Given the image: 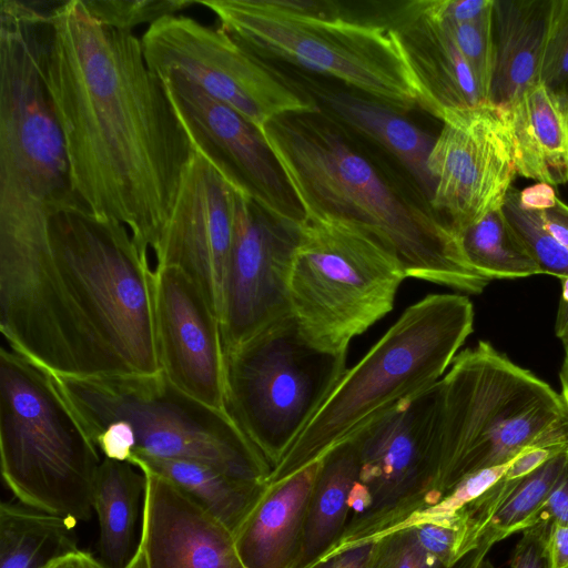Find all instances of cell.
Here are the masks:
<instances>
[{"mask_svg": "<svg viewBox=\"0 0 568 568\" xmlns=\"http://www.w3.org/2000/svg\"><path fill=\"white\" fill-rule=\"evenodd\" d=\"M42 71L77 199L154 252L196 151L141 39L101 23L82 0L57 2Z\"/></svg>", "mask_w": 568, "mask_h": 568, "instance_id": "cell-1", "label": "cell"}, {"mask_svg": "<svg viewBox=\"0 0 568 568\" xmlns=\"http://www.w3.org/2000/svg\"><path fill=\"white\" fill-rule=\"evenodd\" d=\"M0 329L58 377L161 373L149 254L82 205L53 214L44 234L0 243Z\"/></svg>", "mask_w": 568, "mask_h": 568, "instance_id": "cell-2", "label": "cell"}, {"mask_svg": "<svg viewBox=\"0 0 568 568\" xmlns=\"http://www.w3.org/2000/svg\"><path fill=\"white\" fill-rule=\"evenodd\" d=\"M318 113L287 114L262 130L303 216L351 221L400 260L407 277L479 294L490 280L429 206L394 186Z\"/></svg>", "mask_w": 568, "mask_h": 568, "instance_id": "cell-3", "label": "cell"}, {"mask_svg": "<svg viewBox=\"0 0 568 568\" xmlns=\"http://www.w3.org/2000/svg\"><path fill=\"white\" fill-rule=\"evenodd\" d=\"M439 385V457L428 504L467 475L527 449H568L561 395L490 343L459 352Z\"/></svg>", "mask_w": 568, "mask_h": 568, "instance_id": "cell-4", "label": "cell"}, {"mask_svg": "<svg viewBox=\"0 0 568 568\" xmlns=\"http://www.w3.org/2000/svg\"><path fill=\"white\" fill-rule=\"evenodd\" d=\"M220 29L260 58L332 78L402 113L422 94L393 28L348 18L328 0H199Z\"/></svg>", "mask_w": 568, "mask_h": 568, "instance_id": "cell-5", "label": "cell"}, {"mask_svg": "<svg viewBox=\"0 0 568 568\" xmlns=\"http://www.w3.org/2000/svg\"><path fill=\"white\" fill-rule=\"evenodd\" d=\"M474 306L459 294H429L408 306L377 343L346 369L294 444L265 479L273 486L371 420L437 383L474 329Z\"/></svg>", "mask_w": 568, "mask_h": 568, "instance_id": "cell-6", "label": "cell"}, {"mask_svg": "<svg viewBox=\"0 0 568 568\" xmlns=\"http://www.w3.org/2000/svg\"><path fill=\"white\" fill-rule=\"evenodd\" d=\"M103 457L184 459L263 483L271 467L222 410L186 395L161 372L104 378L55 376Z\"/></svg>", "mask_w": 568, "mask_h": 568, "instance_id": "cell-7", "label": "cell"}, {"mask_svg": "<svg viewBox=\"0 0 568 568\" xmlns=\"http://www.w3.org/2000/svg\"><path fill=\"white\" fill-rule=\"evenodd\" d=\"M49 10L0 0V224L38 225L81 205L43 78Z\"/></svg>", "mask_w": 568, "mask_h": 568, "instance_id": "cell-8", "label": "cell"}, {"mask_svg": "<svg viewBox=\"0 0 568 568\" xmlns=\"http://www.w3.org/2000/svg\"><path fill=\"white\" fill-rule=\"evenodd\" d=\"M102 459L57 377L1 347V475L19 503L88 521Z\"/></svg>", "mask_w": 568, "mask_h": 568, "instance_id": "cell-9", "label": "cell"}, {"mask_svg": "<svg viewBox=\"0 0 568 568\" xmlns=\"http://www.w3.org/2000/svg\"><path fill=\"white\" fill-rule=\"evenodd\" d=\"M407 277L398 256L362 226L304 216L287 282L290 313L315 347L346 355L394 307Z\"/></svg>", "mask_w": 568, "mask_h": 568, "instance_id": "cell-10", "label": "cell"}, {"mask_svg": "<svg viewBox=\"0 0 568 568\" xmlns=\"http://www.w3.org/2000/svg\"><path fill=\"white\" fill-rule=\"evenodd\" d=\"M346 369V355L313 346L288 314L224 354L225 413L272 470Z\"/></svg>", "mask_w": 568, "mask_h": 568, "instance_id": "cell-11", "label": "cell"}, {"mask_svg": "<svg viewBox=\"0 0 568 568\" xmlns=\"http://www.w3.org/2000/svg\"><path fill=\"white\" fill-rule=\"evenodd\" d=\"M141 43L148 65L160 78L184 77L261 132L280 116L321 112L312 99L220 28L185 16H165L149 24Z\"/></svg>", "mask_w": 568, "mask_h": 568, "instance_id": "cell-12", "label": "cell"}, {"mask_svg": "<svg viewBox=\"0 0 568 568\" xmlns=\"http://www.w3.org/2000/svg\"><path fill=\"white\" fill-rule=\"evenodd\" d=\"M428 156L429 207L456 236L500 209L517 175L505 106L485 102L447 110Z\"/></svg>", "mask_w": 568, "mask_h": 568, "instance_id": "cell-13", "label": "cell"}, {"mask_svg": "<svg viewBox=\"0 0 568 568\" xmlns=\"http://www.w3.org/2000/svg\"><path fill=\"white\" fill-rule=\"evenodd\" d=\"M440 385L399 402L364 426L351 440L358 479L351 509L390 516L430 494L439 457Z\"/></svg>", "mask_w": 568, "mask_h": 568, "instance_id": "cell-14", "label": "cell"}, {"mask_svg": "<svg viewBox=\"0 0 568 568\" xmlns=\"http://www.w3.org/2000/svg\"><path fill=\"white\" fill-rule=\"evenodd\" d=\"M301 222L283 217L236 191L220 322L224 354L291 314L287 282Z\"/></svg>", "mask_w": 568, "mask_h": 568, "instance_id": "cell-15", "label": "cell"}, {"mask_svg": "<svg viewBox=\"0 0 568 568\" xmlns=\"http://www.w3.org/2000/svg\"><path fill=\"white\" fill-rule=\"evenodd\" d=\"M161 79L194 150L267 210L302 221L303 212L262 132L184 77L169 73Z\"/></svg>", "mask_w": 568, "mask_h": 568, "instance_id": "cell-16", "label": "cell"}, {"mask_svg": "<svg viewBox=\"0 0 568 568\" xmlns=\"http://www.w3.org/2000/svg\"><path fill=\"white\" fill-rule=\"evenodd\" d=\"M237 190L196 152L153 252L154 266H176L199 285L220 322Z\"/></svg>", "mask_w": 568, "mask_h": 568, "instance_id": "cell-17", "label": "cell"}, {"mask_svg": "<svg viewBox=\"0 0 568 568\" xmlns=\"http://www.w3.org/2000/svg\"><path fill=\"white\" fill-rule=\"evenodd\" d=\"M161 372L192 398L225 412L221 323L199 285L173 265L153 267Z\"/></svg>", "mask_w": 568, "mask_h": 568, "instance_id": "cell-18", "label": "cell"}, {"mask_svg": "<svg viewBox=\"0 0 568 568\" xmlns=\"http://www.w3.org/2000/svg\"><path fill=\"white\" fill-rule=\"evenodd\" d=\"M145 475L140 540L148 568H243L234 536L163 476Z\"/></svg>", "mask_w": 568, "mask_h": 568, "instance_id": "cell-19", "label": "cell"}, {"mask_svg": "<svg viewBox=\"0 0 568 568\" xmlns=\"http://www.w3.org/2000/svg\"><path fill=\"white\" fill-rule=\"evenodd\" d=\"M387 17L384 22L395 30L418 84L423 111L440 120L447 110L489 102L448 31L416 0L399 3Z\"/></svg>", "mask_w": 568, "mask_h": 568, "instance_id": "cell-20", "label": "cell"}, {"mask_svg": "<svg viewBox=\"0 0 568 568\" xmlns=\"http://www.w3.org/2000/svg\"><path fill=\"white\" fill-rule=\"evenodd\" d=\"M322 459L265 487L234 532L243 568H295L308 503Z\"/></svg>", "mask_w": 568, "mask_h": 568, "instance_id": "cell-21", "label": "cell"}, {"mask_svg": "<svg viewBox=\"0 0 568 568\" xmlns=\"http://www.w3.org/2000/svg\"><path fill=\"white\" fill-rule=\"evenodd\" d=\"M505 108L517 175L552 186L568 183V93L537 82Z\"/></svg>", "mask_w": 568, "mask_h": 568, "instance_id": "cell-22", "label": "cell"}, {"mask_svg": "<svg viewBox=\"0 0 568 568\" xmlns=\"http://www.w3.org/2000/svg\"><path fill=\"white\" fill-rule=\"evenodd\" d=\"M315 97L321 112L371 140L394 158L428 203L433 182L427 161L436 136L410 122L404 113L356 92L316 88Z\"/></svg>", "mask_w": 568, "mask_h": 568, "instance_id": "cell-23", "label": "cell"}, {"mask_svg": "<svg viewBox=\"0 0 568 568\" xmlns=\"http://www.w3.org/2000/svg\"><path fill=\"white\" fill-rule=\"evenodd\" d=\"M551 3L552 0H494L490 103L507 106L539 82Z\"/></svg>", "mask_w": 568, "mask_h": 568, "instance_id": "cell-24", "label": "cell"}, {"mask_svg": "<svg viewBox=\"0 0 568 568\" xmlns=\"http://www.w3.org/2000/svg\"><path fill=\"white\" fill-rule=\"evenodd\" d=\"M145 475L129 462L103 457L92 493L99 523L98 561L104 568H125L136 554Z\"/></svg>", "mask_w": 568, "mask_h": 568, "instance_id": "cell-25", "label": "cell"}, {"mask_svg": "<svg viewBox=\"0 0 568 568\" xmlns=\"http://www.w3.org/2000/svg\"><path fill=\"white\" fill-rule=\"evenodd\" d=\"M357 479L358 459L352 440L335 447L322 458L295 568H307L339 539Z\"/></svg>", "mask_w": 568, "mask_h": 568, "instance_id": "cell-26", "label": "cell"}, {"mask_svg": "<svg viewBox=\"0 0 568 568\" xmlns=\"http://www.w3.org/2000/svg\"><path fill=\"white\" fill-rule=\"evenodd\" d=\"M501 209L542 273L568 277V204L555 186L513 185Z\"/></svg>", "mask_w": 568, "mask_h": 568, "instance_id": "cell-27", "label": "cell"}, {"mask_svg": "<svg viewBox=\"0 0 568 568\" xmlns=\"http://www.w3.org/2000/svg\"><path fill=\"white\" fill-rule=\"evenodd\" d=\"M78 521L21 503L0 504V568H47L80 551Z\"/></svg>", "mask_w": 568, "mask_h": 568, "instance_id": "cell-28", "label": "cell"}, {"mask_svg": "<svg viewBox=\"0 0 568 568\" xmlns=\"http://www.w3.org/2000/svg\"><path fill=\"white\" fill-rule=\"evenodd\" d=\"M130 463L172 481L233 535L265 489L263 483L242 479L191 460L133 458Z\"/></svg>", "mask_w": 568, "mask_h": 568, "instance_id": "cell-29", "label": "cell"}, {"mask_svg": "<svg viewBox=\"0 0 568 568\" xmlns=\"http://www.w3.org/2000/svg\"><path fill=\"white\" fill-rule=\"evenodd\" d=\"M501 207L486 214L458 234L466 261L490 281L544 274Z\"/></svg>", "mask_w": 568, "mask_h": 568, "instance_id": "cell-30", "label": "cell"}, {"mask_svg": "<svg viewBox=\"0 0 568 568\" xmlns=\"http://www.w3.org/2000/svg\"><path fill=\"white\" fill-rule=\"evenodd\" d=\"M567 454L568 450L556 455L520 479L483 531L478 547L491 548L494 544L526 528L530 517L545 503L556 484Z\"/></svg>", "mask_w": 568, "mask_h": 568, "instance_id": "cell-31", "label": "cell"}, {"mask_svg": "<svg viewBox=\"0 0 568 568\" xmlns=\"http://www.w3.org/2000/svg\"><path fill=\"white\" fill-rule=\"evenodd\" d=\"M493 8L480 18L465 22L444 21L429 17L442 23L448 31L473 70L487 99L495 63Z\"/></svg>", "mask_w": 568, "mask_h": 568, "instance_id": "cell-32", "label": "cell"}, {"mask_svg": "<svg viewBox=\"0 0 568 568\" xmlns=\"http://www.w3.org/2000/svg\"><path fill=\"white\" fill-rule=\"evenodd\" d=\"M91 16L103 24L132 31L141 23H150L175 14L199 0H82Z\"/></svg>", "mask_w": 568, "mask_h": 568, "instance_id": "cell-33", "label": "cell"}, {"mask_svg": "<svg viewBox=\"0 0 568 568\" xmlns=\"http://www.w3.org/2000/svg\"><path fill=\"white\" fill-rule=\"evenodd\" d=\"M539 82L568 93V0H552Z\"/></svg>", "mask_w": 568, "mask_h": 568, "instance_id": "cell-34", "label": "cell"}, {"mask_svg": "<svg viewBox=\"0 0 568 568\" xmlns=\"http://www.w3.org/2000/svg\"><path fill=\"white\" fill-rule=\"evenodd\" d=\"M412 528L422 549L444 568L452 567L465 556L467 525L464 509L454 518L429 520Z\"/></svg>", "mask_w": 568, "mask_h": 568, "instance_id": "cell-35", "label": "cell"}, {"mask_svg": "<svg viewBox=\"0 0 568 568\" xmlns=\"http://www.w3.org/2000/svg\"><path fill=\"white\" fill-rule=\"evenodd\" d=\"M367 568H444L418 545L412 527L385 534L373 541Z\"/></svg>", "mask_w": 568, "mask_h": 568, "instance_id": "cell-36", "label": "cell"}, {"mask_svg": "<svg viewBox=\"0 0 568 568\" xmlns=\"http://www.w3.org/2000/svg\"><path fill=\"white\" fill-rule=\"evenodd\" d=\"M550 526L535 525L523 530L514 548L509 568H551L547 551Z\"/></svg>", "mask_w": 568, "mask_h": 568, "instance_id": "cell-37", "label": "cell"}, {"mask_svg": "<svg viewBox=\"0 0 568 568\" xmlns=\"http://www.w3.org/2000/svg\"><path fill=\"white\" fill-rule=\"evenodd\" d=\"M419 9L434 19L465 22L480 18L494 6V0H417Z\"/></svg>", "mask_w": 568, "mask_h": 568, "instance_id": "cell-38", "label": "cell"}, {"mask_svg": "<svg viewBox=\"0 0 568 568\" xmlns=\"http://www.w3.org/2000/svg\"><path fill=\"white\" fill-rule=\"evenodd\" d=\"M535 525L568 526V454L550 494L540 508L530 517L525 529Z\"/></svg>", "mask_w": 568, "mask_h": 568, "instance_id": "cell-39", "label": "cell"}, {"mask_svg": "<svg viewBox=\"0 0 568 568\" xmlns=\"http://www.w3.org/2000/svg\"><path fill=\"white\" fill-rule=\"evenodd\" d=\"M559 448H530L517 455L509 464L504 477L507 479L523 478L556 455L567 452Z\"/></svg>", "mask_w": 568, "mask_h": 568, "instance_id": "cell-40", "label": "cell"}, {"mask_svg": "<svg viewBox=\"0 0 568 568\" xmlns=\"http://www.w3.org/2000/svg\"><path fill=\"white\" fill-rule=\"evenodd\" d=\"M372 550L373 542L362 544L320 558L307 568H367Z\"/></svg>", "mask_w": 568, "mask_h": 568, "instance_id": "cell-41", "label": "cell"}, {"mask_svg": "<svg viewBox=\"0 0 568 568\" xmlns=\"http://www.w3.org/2000/svg\"><path fill=\"white\" fill-rule=\"evenodd\" d=\"M547 551L551 568H568V526H550Z\"/></svg>", "mask_w": 568, "mask_h": 568, "instance_id": "cell-42", "label": "cell"}, {"mask_svg": "<svg viewBox=\"0 0 568 568\" xmlns=\"http://www.w3.org/2000/svg\"><path fill=\"white\" fill-rule=\"evenodd\" d=\"M560 281L561 297L556 320V334L561 341L565 352L568 353V277H562Z\"/></svg>", "mask_w": 568, "mask_h": 568, "instance_id": "cell-43", "label": "cell"}, {"mask_svg": "<svg viewBox=\"0 0 568 568\" xmlns=\"http://www.w3.org/2000/svg\"><path fill=\"white\" fill-rule=\"evenodd\" d=\"M490 547L479 546L465 556L449 568H477L480 561L486 557Z\"/></svg>", "mask_w": 568, "mask_h": 568, "instance_id": "cell-44", "label": "cell"}, {"mask_svg": "<svg viewBox=\"0 0 568 568\" xmlns=\"http://www.w3.org/2000/svg\"><path fill=\"white\" fill-rule=\"evenodd\" d=\"M85 558L87 552L80 550L75 554L55 560L47 568H84Z\"/></svg>", "mask_w": 568, "mask_h": 568, "instance_id": "cell-45", "label": "cell"}, {"mask_svg": "<svg viewBox=\"0 0 568 568\" xmlns=\"http://www.w3.org/2000/svg\"><path fill=\"white\" fill-rule=\"evenodd\" d=\"M559 379L561 384V397L564 399V403L566 405L567 412H568V353H566L560 373H559Z\"/></svg>", "mask_w": 568, "mask_h": 568, "instance_id": "cell-46", "label": "cell"}, {"mask_svg": "<svg viewBox=\"0 0 568 568\" xmlns=\"http://www.w3.org/2000/svg\"><path fill=\"white\" fill-rule=\"evenodd\" d=\"M125 568H148V560L144 546L140 540L136 554Z\"/></svg>", "mask_w": 568, "mask_h": 568, "instance_id": "cell-47", "label": "cell"}, {"mask_svg": "<svg viewBox=\"0 0 568 568\" xmlns=\"http://www.w3.org/2000/svg\"><path fill=\"white\" fill-rule=\"evenodd\" d=\"M84 568H104V567L98 561V559L93 555L87 552Z\"/></svg>", "mask_w": 568, "mask_h": 568, "instance_id": "cell-48", "label": "cell"}, {"mask_svg": "<svg viewBox=\"0 0 568 568\" xmlns=\"http://www.w3.org/2000/svg\"><path fill=\"white\" fill-rule=\"evenodd\" d=\"M477 568H495L494 565L486 559V557L480 561Z\"/></svg>", "mask_w": 568, "mask_h": 568, "instance_id": "cell-49", "label": "cell"}]
</instances>
